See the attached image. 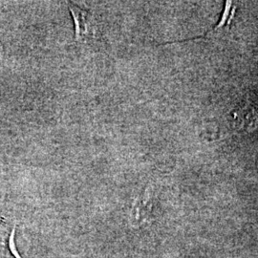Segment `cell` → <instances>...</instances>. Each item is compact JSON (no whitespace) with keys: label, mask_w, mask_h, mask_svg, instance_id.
<instances>
[{"label":"cell","mask_w":258,"mask_h":258,"mask_svg":"<svg viewBox=\"0 0 258 258\" xmlns=\"http://www.w3.org/2000/svg\"><path fill=\"white\" fill-rule=\"evenodd\" d=\"M68 8L75 23L76 41H84L95 36V26L91 13L75 4L69 3Z\"/></svg>","instance_id":"cell-1"},{"label":"cell","mask_w":258,"mask_h":258,"mask_svg":"<svg viewBox=\"0 0 258 258\" xmlns=\"http://www.w3.org/2000/svg\"><path fill=\"white\" fill-rule=\"evenodd\" d=\"M233 126L241 131L252 132L258 128V107L251 102H245L232 112Z\"/></svg>","instance_id":"cell-2"}]
</instances>
